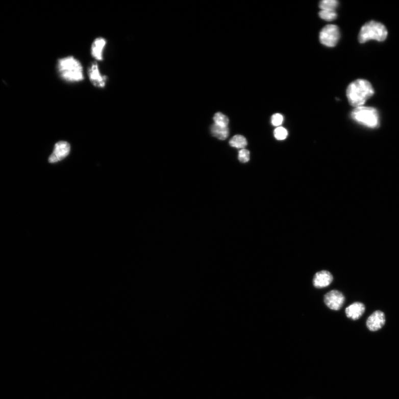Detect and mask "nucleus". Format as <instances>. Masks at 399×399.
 Instances as JSON below:
<instances>
[{
  "instance_id": "9",
  "label": "nucleus",
  "mask_w": 399,
  "mask_h": 399,
  "mask_svg": "<svg viewBox=\"0 0 399 399\" xmlns=\"http://www.w3.org/2000/svg\"><path fill=\"white\" fill-rule=\"evenodd\" d=\"M385 323V314L381 311H377L373 313L366 321V326L369 330L372 332L381 330Z\"/></svg>"
},
{
  "instance_id": "17",
  "label": "nucleus",
  "mask_w": 399,
  "mask_h": 399,
  "mask_svg": "<svg viewBox=\"0 0 399 399\" xmlns=\"http://www.w3.org/2000/svg\"><path fill=\"white\" fill-rule=\"evenodd\" d=\"M319 15L321 18L327 21L335 20L337 16L335 11L321 10Z\"/></svg>"
},
{
  "instance_id": "20",
  "label": "nucleus",
  "mask_w": 399,
  "mask_h": 399,
  "mask_svg": "<svg viewBox=\"0 0 399 399\" xmlns=\"http://www.w3.org/2000/svg\"><path fill=\"white\" fill-rule=\"evenodd\" d=\"M283 121H284V117L281 114L277 113L272 116L271 122L274 126L279 127L281 126Z\"/></svg>"
},
{
  "instance_id": "7",
  "label": "nucleus",
  "mask_w": 399,
  "mask_h": 399,
  "mask_svg": "<svg viewBox=\"0 0 399 399\" xmlns=\"http://www.w3.org/2000/svg\"><path fill=\"white\" fill-rule=\"evenodd\" d=\"M343 294L337 290L331 291L325 296V302L327 307L334 311L339 310L344 303Z\"/></svg>"
},
{
  "instance_id": "1",
  "label": "nucleus",
  "mask_w": 399,
  "mask_h": 399,
  "mask_svg": "<svg viewBox=\"0 0 399 399\" xmlns=\"http://www.w3.org/2000/svg\"><path fill=\"white\" fill-rule=\"evenodd\" d=\"M57 69L61 78L68 83H79L85 79L81 62L72 56L58 60Z\"/></svg>"
},
{
  "instance_id": "14",
  "label": "nucleus",
  "mask_w": 399,
  "mask_h": 399,
  "mask_svg": "<svg viewBox=\"0 0 399 399\" xmlns=\"http://www.w3.org/2000/svg\"><path fill=\"white\" fill-rule=\"evenodd\" d=\"M229 144L232 147L243 149L247 145V141L241 135H236L230 140Z\"/></svg>"
},
{
  "instance_id": "19",
  "label": "nucleus",
  "mask_w": 399,
  "mask_h": 399,
  "mask_svg": "<svg viewBox=\"0 0 399 399\" xmlns=\"http://www.w3.org/2000/svg\"><path fill=\"white\" fill-rule=\"evenodd\" d=\"M238 158L242 163H246L250 160V152L246 149H243L239 151Z\"/></svg>"
},
{
  "instance_id": "18",
  "label": "nucleus",
  "mask_w": 399,
  "mask_h": 399,
  "mask_svg": "<svg viewBox=\"0 0 399 399\" xmlns=\"http://www.w3.org/2000/svg\"><path fill=\"white\" fill-rule=\"evenodd\" d=\"M275 138L279 140L285 139L288 136L287 131L283 127H278L276 129L274 132Z\"/></svg>"
},
{
  "instance_id": "10",
  "label": "nucleus",
  "mask_w": 399,
  "mask_h": 399,
  "mask_svg": "<svg viewBox=\"0 0 399 399\" xmlns=\"http://www.w3.org/2000/svg\"><path fill=\"white\" fill-rule=\"evenodd\" d=\"M107 44V40L104 37L95 38L92 44L91 55L96 61L104 60V51Z\"/></svg>"
},
{
  "instance_id": "13",
  "label": "nucleus",
  "mask_w": 399,
  "mask_h": 399,
  "mask_svg": "<svg viewBox=\"0 0 399 399\" xmlns=\"http://www.w3.org/2000/svg\"><path fill=\"white\" fill-rule=\"evenodd\" d=\"M211 133L214 137L223 140L229 137L230 131L228 127H222L214 124L211 127Z\"/></svg>"
},
{
  "instance_id": "5",
  "label": "nucleus",
  "mask_w": 399,
  "mask_h": 399,
  "mask_svg": "<svg viewBox=\"0 0 399 399\" xmlns=\"http://www.w3.org/2000/svg\"><path fill=\"white\" fill-rule=\"evenodd\" d=\"M340 37L338 27L334 24H328L321 30L319 40L325 46L330 47L335 46Z\"/></svg>"
},
{
  "instance_id": "16",
  "label": "nucleus",
  "mask_w": 399,
  "mask_h": 399,
  "mask_svg": "<svg viewBox=\"0 0 399 399\" xmlns=\"http://www.w3.org/2000/svg\"><path fill=\"white\" fill-rule=\"evenodd\" d=\"M215 124L222 127H228L229 119L227 115L220 112L216 113L214 117Z\"/></svg>"
},
{
  "instance_id": "15",
  "label": "nucleus",
  "mask_w": 399,
  "mask_h": 399,
  "mask_svg": "<svg viewBox=\"0 0 399 399\" xmlns=\"http://www.w3.org/2000/svg\"><path fill=\"white\" fill-rule=\"evenodd\" d=\"M338 5L336 0H323L319 4V7L322 10L335 11Z\"/></svg>"
},
{
  "instance_id": "11",
  "label": "nucleus",
  "mask_w": 399,
  "mask_h": 399,
  "mask_svg": "<svg viewBox=\"0 0 399 399\" xmlns=\"http://www.w3.org/2000/svg\"><path fill=\"white\" fill-rule=\"evenodd\" d=\"M333 279V276L330 272L321 271L315 275L313 285L318 288H325L330 285Z\"/></svg>"
},
{
  "instance_id": "2",
  "label": "nucleus",
  "mask_w": 399,
  "mask_h": 399,
  "mask_svg": "<svg viewBox=\"0 0 399 399\" xmlns=\"http://www.w3.org/2000/svg\"><path fill=\"white\" fill-rule=\"evenodd\" d=\"M375 94L371 83L365 80H357L351 83L346 89L350 104L356 108L362 107L366 101Z\"/></svg>"
},
{
  "instance_id": "6",
  "label": "nucleus",
  "mask_w": 399,
  "mask_h": 399,
  "mask_svg": "<svg viewBox=\"0 0 399 399\" xmlns=\"http://www.w3.org/2000/svg\"><path fill=\"white\" fill-rule=\"evenodd\" d=\"M87 72L89 79L92 84L96 88H104L106 86L107 77L103 76L100 72L98 64L92 62L88 67Z\"/></svg>"
},
{
  "instance_id": "12",
  "label": "nucleus",
  "mask_w": 399,
  "mask_h": 399,
  "mask_svg": "<svg viewBox=\"0 0 399 399\" xmlns=\"http://www.w3.org/2000/svg\"><path fill=\"white\" fill-rule=\"evenodd\" d=\"M365 310V306L363 304L356 302L346 308L345 313L347 318L357 320L362 316Z\"/></svg>"
},
{
  "instance_id": "4",
  "label": "nucleus",
  "mask_w": 399,
  "mask_h": 399,
  "mask_svg": "<svg viewBox=\"0 0 399 399\" xmlns=\"http://www.w3.org/2000/svg\"><path fill=\"white\" fill-rule=\"evenodd\" d=\"M353 120L358 123L370 128H376L379 125V114L374 108L360 107L354 109L351 113Z\"/></svg>"
},
{
  "instance_id": "3",
  "label": "nucleus",
  "mask_w": 399,
  "mask_h": 399,
  "mask_svg": "<svg viewBox=\"0 0 399 399\" xmlns=\"http://www.w3.org/2000/svg\"><path fill=\"white\" fill-rule=\"evenodd\" d=\"M388 35V30L383 24L371 21L366 23L360 30L359 41L361 43L371 40L383 42L387 38Z\"/></svg>"
},
{
  "instance_id": "8",
  "label": "nucleus",
  "mask_w": 399,
  "mask_h": 399,
  "mask_svg": "<svg viewBox=\"0 0 399 399\" xmlns=\"http://www.w3.org/2000/svg\"><path fill=\"white\" fill-rule=\"evenodd\" d=\"M70 147L67 141H60L55 144V150L49 158V162L55 163L60 162L68 156Z\"/></svg>"
}]
</instances>
